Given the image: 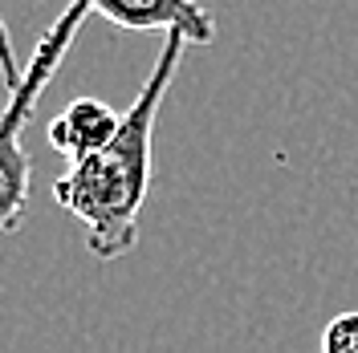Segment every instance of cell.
Instances as JSON below:
<instances>
[{
	"instance_id": "6da1fadb",
	"label": "cell",
	"mask_w": 358,
	"mask_h": 353,
	"mask_svg": "<svg viewBox=\"0 0 358 353\" xmlns=\"http://www.w3.org/2000/svg\"><path fill=\"white\" fill-rule=\"evenodd\" d=\"M192 45L183 33H167L143 89L122 110L114 138L53 183V199L86 227V248L98 260H118L138 243V216L151 191V147L163 98Z\"/></svg>"
},
{
	"instance_id": "7a4b0ae2",
	"label": "cell",
	"mask_w": 358,
	"mask_h": 353,
	"mask_svg": "<svg viewBox=\"0 0 358 353\" xmlns=\"http://www.w3.org/2000/svg\"><path fill=\"white\" fill-rule=\"evenodd\" d=\"M90 21V0H66L62 17L49 24L41 45L33 49L29 66L21 69L17 89H8V106L0 114V240H8L29 216V191H33V163L24 151V126L33 122V110L49 89L57 66L66 61L73 37Z\"/></svg>"
},
{
	"instance_id": "3957f363",
	"label": "cell",
	"mask_w": 358,
	"mask_h": 353,
	"mask_svg": "<svg viewBox=\"0 0 358 353\" xmlns=\"http://www.w3.org/2000/svg\"><path fill=\"white\" fill-rule=\"evenodd\" d=\"M90 17L131 33H183L196 49L216 41V21L200 0H90Z\"/></svg>"
},
{
	"instance_id": "277c9868",
	"label": "cell",
	"mask_w": 358,
	"mask_h": 353,
	"mask_svg": "<svg viewBox=\"0 0 358 353\" xmlns=\"http://www.w3.org/2000/svg\"><path fill=\"white\" fill-rule=\"evenodd\" d=\"M118 118L122 114L110 110L98 98H73L66 110L49 122V147L57 155H66L69 163H82V158H90L94 151H102L114 138Z\"/></svg>"
},
{
	"instance_id": "5b68a950",
	"label": "cell",
	"mask_w": 358,
	"mask_h": 353,
	"mask_svg": "<svg viewBox=\"0 0 358 353\" xmlns=\"http://www.w3.org/2000/svg\"><path fill=\"white\" fill-rule=\"evenodd\" d=\"M322 353H358V309L338 313L322 329Z\"/></svg>"
},
{
	"instance_id": "8992f818",
	"label": "cell",
	"mask_w": 358,
	"mask_h": 353,
	"mask_svg": "<svg viewBox=\"0 0 358 353\" xmlns=\"http://www.w3.org/2000/svg\"><path fill=\"white\" fill-rule=\"evenodd\" d=\"M0 82H4V89H17V82H21V61H17L13 33H8L4 17H0Z\"/></svg>"
}]
</instances>
